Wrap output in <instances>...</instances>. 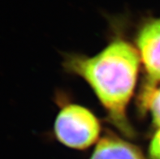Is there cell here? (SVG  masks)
I'll return each mask as SVG.
<instances>
[{
    "label": "cell",
    "instance_id": "6da1fadb",
    "mask_svg": "<svg viewBox=\"0 0 160 159\" xmlns=\"http://www.w3.org/2000/svg\"><path fill=\"white\" fill-rule=\"evenodd\" d=\"M140 54L124 41L113 42L93 57L73 56L67 67L87 81L113 123L127 134L131 128L126 108L138 78Z\"/></svg>",
    "mask_w": 160,
    "mask_h": 159
},
{
    "label": "cell",
    "instance_id": "7a4b0ae2",
    "mask_svg": "<svg viewBox=\"0 0 160 159\" xmlns=\"http://www.w3.org/2000/svg\"><path fill=\"white\" fill-rule=\"evenodd\" d=\"M57 139L68 147L84 149L98 138L100 123L93 113L79 105H68L57 115L55 123Z\"/></svg>",
    "mask_w": 160,
    "mask_h": 159
},
{
    "label": "cell",
    "instance_id": "3957f363",
    "mask_svg": "<svg viewBox=\"0 0 160 159\" xmlns=\"http://www.w3.org/2000/svg\"><path fill=\"white\" fill-rule=\"evenodd\" d=\"M138 53L147 73L148 85L160 82V18L149 20L138 37Z\"/></svg>",
    "mask_w": 160,
    "mask_h": 159
},
{
    "label": "cell",
    "instance_id": "277c9868",
    "mask_svg": "<svg viewBox=\"0 0 160 159\" xmlns=\"http://www.w3.org/2000/svg\"><path fill=\"white\" fill-rule=\"evenodd\" d=\"M90 159H146L135 145L116 137H104L98 143Z\"/></svg>",
    "mask_w": 160,
    "mask_h": 159
},
{
    "label": "cell",
    "instance_id": "5b68a950",
    "mask_svg": "<svg viewBox=\"0 0 160 159\" xmlns=\"http://www.w3.org/2000/svg\"><path fill=\"white\" fill-rule=\"evenodd\" d=\"M145 106L152 117V121L156 127H160V87H146L143 98Z\"/></svg>",
    "mask_w": 160,
    "mask_h": 159
},
{
    "label": "cell",
    "instance_id": "8992f818",
    "mask_svg": "<svg viewBox=\"0 0 160 159\" xmlns=\"http://www.w3.org/2000/svg\"><path fill=\"white\" fill-rule=\"evenodd\" d=\"M148 155L150 159H160V127L150 141Z\"/></svg>",
    "mask_w": 160,
    "mask_h": 159
}]
</instances>
